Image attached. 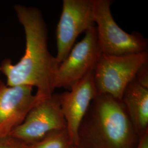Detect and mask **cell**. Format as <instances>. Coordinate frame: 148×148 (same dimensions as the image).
I'll return each mask as SVG.
<instances>
[{"mask_svg": "<svg viewBox=\"0 0 148 148\" xmlns=\"http://www.w3.org/2000/svg\"><path fill=\"white\" fill-rule=\"evenodd\" d=\"M14 9L25 32V53L16 64L10 59H4L0 71L5 75L7 86L36 87V95L41 101L54 93L60 63L48 50L47 27L41 11L21 5H16Z\"/></svg>", "mask_w": 148, "mask_h": 148, "instance_id": "obj_1", "label": "cell"}, {"mask_svg": "<svg viewBox=\"0 0 148 148\" xmlns=\"http://www.w3.org/2000/svg\"><path fill=\"white\" fill-rule=\"evenodd\" d=\"M77 138L79 148H137L140 137L121 100L102 94L90 103Z\"/></svg>", "mask_w": 148, "mask_h": 148, "instance_id": "obj_2", "label": "cell"}, {"mask_svg": "<svg viewBox=\"0 0 148 148\" xmlns=\"http://www.w3.org/2000/svg\"><path fill=\"white\" fill-rule=\"evenodd\" d=\"M111 0H93L97 42L102 54L127 56L148 51V40L139 32L128 34L114 19Z\"/></svg>", "mask_w": 148, "mask_h": 148, "instance_id": "obj_3", "label": "cell"}, {"mask_svg": "<svg viewBox=\"0 0 148 148\" xmlns=\"http://www.w3.org/2000/svg\"><path fill=\"white\" fill-rule=\"evenodd\" d=\"M147 61L148 51L120 56L101 53L93 71L98 95L106 94L121 99L127 85L135 78L138 69Z\"/></svg>", "mask_w": 148, "mask_h": 148, "instance_id": "obj_4", "label": "cell"}, {"mask_svg": "<svg viewBox=\"0 0 148 148\" xmlns=\"http://www.w3.org/2000/svg\"><path fill=\"white\" fill-rule=\"evenodd\" d=\"M95 25L85 32V37L73 46L67 57L59 65L54 87L70 90L90 72L93 71L101 56Z\"/></svg>", "mask_w": 148, "mask_h": 148, "instance_id": "obj_5", "label": "cell"}, {"mask_svg": "<svg viewBox=\"0 0 148 148\" xmlns=\"http://www.w3.org/2000/svg\"><path fill=\"white\" fill-rule=\"evenodd\" d=\"M65 128L66 123L61 109V93H53L35 106L10 136L30 145L40 140L48 133Z\"/></svg>", "mask_w": 148, "mask_h": 148, "instance_id": "obj_6", "label": "cell"}, {"mask_svg": "<svg viewBox=\"0 0 148 148\" xmlns=\"http://www.w3.org/2000/svg\"><path fill=\"white\" fill-rule=\"evenodd\" d=\"M95 25L93 0L63 1L56 30V57L59 63L67 57L79 35Z\"/></svg>", "mask_w": 148, "mask_h": 148, "instance_id": "obj_7", "label": "cell"}, {"mask_svg": "<svg viewBox=\"0 0 148 148\" xmlns=\"http://www.w3.org/2000/svg\"><path fill=\"white\" fill-rule=\"evenodd\" d=\"M40 102L32 86H9L0 80V139L10 136Z\"/></svg>", "mask_w": 148, "mask_h": 148, "instance_id": "obj_8", "label": "cell"}, {"mask_svg": "<svg viewBox=\"0 0 148 148\" xmlns=\"http://www.w3.org/2000/svg\"><path fill=\"white\" fill-rule=\"evenodd\" d=\"M98 95L93 71L87 74L71 89L61 93V109L72 143L77 144L78 130L90 103Z\"/></svg>", "mask_w": 148, "mask_h": 148, "instance_id": "obj_9", "label": "cell"}, {"mask_svg": "<svg viewBox=\"0 0 148 148\" xmlns=\"http://www.w3.org/2000/svg\"><path fill=\"white\" fill-rule=\"evenodd\" d=\"M121 100L136 132L141 137L148 132V88L134 78L124 90Z\"/></svg>", "mask_w": 148, "mask_h": 148, "instance_id": "obj_10", "label": "cell"}, {"mask_svg": "<svg viewBox=\"0 0 148 148\" xmlns=\"http://www.w3.org/2000/svg\"><path fill=\"white\" fill-rule=\"evenodd\" d=\"M29 145L30 148H73L74 146L66 128L48 133L40 140Z\"/></svg>", "mask_w": 148, "mask_h": 148, "instance_id": "obj_11", "label": "cell"}, {"mask_svg": "<svg viewBox=\"0 0 148 148\" xmlns=\"http://www.w3.org/2000/svg\"><path fill=\"white\" fill-rule=\"evenodd\" d=\"M0 148H30V145L11 136L0 139Z\"/></svg>", "mask_w": 148, "mask_h": 148, "instance_id": "obj_12", "label": "cell"}, {"mask_svg": "<svg viewBox=\"0 0 148 148\" xmlns=\"http://www.w3.org/2000/svg\"><path fill=\"white\" fill-rule=\"evenodd\" d=\"M135 79L141 86L148 88V61L143 64L138 69Z\"/></svg>", "mask_w": 148, "mask_h": 148, "instance_id": "obj_13", "label": "cell"}, {"mask_svg": "<svg viewBox=\"0 0 148 148\" xmlns=\"http://www.w3.org/2000/svg\"><path fill=\"white\" fill-rule=\"evenodd\" d=\"M137 148H148V132L140 137Z\"/></svg>", "mask_w": 148, "mask_h": 148, "instance_id": "obj_14", "label": "cell"}, {"mask_svg": "<svg viewBox=\"0 0 148 148\" xmlns=\"http://www.w3.org/2000/svg\"><path fill=\"white\" fill-rule=\"evenodd\" d=\"M73 148H78V147H76V146H75V145H74V147H73Z\"/></svg>", "mask_w": 148, "mask_h": 148, "instance_id": "obj_15", "label": "cell"}, {"mask_svg": "<svg viewBox=\"0 0 148 148\" xmlns=\"http://www.w3.org/2000/svg\"><path fill=\"white\" fill-rule=\"evenodd\" d=\"M0 73H1V71H0Z\"/></svg>", "mask_w": 148, "mask_h": 148, "instance_id": "obj_16", "label": "cell"}]
</instances>
